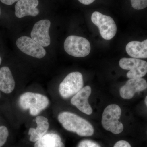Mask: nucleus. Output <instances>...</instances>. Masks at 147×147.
<instances>
[{"mask_svg": "<svg viewBox=\"0 0 147 147\" xmlns=\"http://www.w3.org/2000/svg\"><path fill=\"white\" fill-rule=\"evenodd\" d=\"M58 119L65 129L75 132L79 136L89 137L94 133V129L91 124L76 114L70 112H63L59 114Z\"/></svg>", "mask_w": 147, "mask_h": 147, "instance_id": "1", "label": "nucleus"}, {"mask_svg": "<svg viewBox=\"0 0 147 147\" xmlns=\"http://www.w3.org/2000/svg\"><path fill=\"white\" fill-rule=\"evenodd\" d=\"M18 103L23 110L29 109L30 114L35 116L47 108L49 105V100L43 95L27 92L20 96Z\"/></svg>", "mask_w": 147, "mask_h": 147, "instance_id": "2", "label": "nucleus"}, {"mask_svg": "<svg viewBox=\"0 0 147 147\" xmlns=\"http://www.w3.org/2000/svg\"><path fill=\"white\" fill-rule=\"evenodd\" d=\"M121 115V110L118 105L111 104L105 108L102 113L101 123L103 128L113 134L122 132L123 124L119 121Z\"/></svg>", "mask_w": 147, "mask_h": 147, "instance_id": "3", "label": "nucleus"}, {"mask_svg": "<svg viewBox=\"0 0 147 147\" xmlns=\"http://www.w3.org/2000/svg\"><path fill=\"white\" fill-rule=\"evenodd\" d=\"M64 47L67 54L76 57H86L91 50L89 41L85 38L76 36H70L67 38Z\"/></svg>", "mask_w": 147, "mask_h": 147, "instance_id": "4", "label": "nucleus"}, {"mask_svg": "<svg viewBox=\"0 0 147 147\" xmlns=\"http://www.w3.org/2000/svg\"><path fill=\"white\" fill-rule=\"evenodd\" d=\"M84 86L83 76L79 72H71L60 84L59 91L61 96L67 98L78 92Z\"/></svg>", "mask_w": 147, "mask_h": 147, "instance_id": "5", "label": "nucleus"}, {"mask_svg": "<svg viewBox=\"0 0 147 147\" xmlns=\"http://www.w3.org/2000/svg\"><path fill=\"white\" fill-rule=\"evenodd\" d=\"M91 20L98 27L100 35L103 39L109 40L115 35L117 27L112 17L95 11L92 14Z\"/></svg>", "mask_w": 147, "mask_h": 147, "instance_id": "6", "label": "nucleus"}, {"mask_svg": "<svg viewBox=\"0 0 147 147\" xmlns=\"http://www.w3.org/2000/svg\"><path fill=\"white\" fill-rule=\"evenodd\" d=\"M121 68L129 70L127 76L129 79L141 78L147 73V62L134 58H123L119 62Z\"/></svg>", "mask_w": 147, "mask_h": 147, "instance_id": "7", "label": "nucleus"}, {"mask_svg": "<svg viewBox=\"0 0 147 147\" xmlns=\"http://www.w3.org/2000/svg\"><path fill=\"white\" fill-rule=\"evenodd\" d=\"M16 44L21 52L34 57L41 59L46 54L42 45L29 37H21L16 40Z\"/></svg>", "mask_w": 147, "mask_h": 147, "instance_id": "8", "label": "nucleus"}, {"mask_svg": "<svg viewBox=\"0 0 147 147\" xmlns=\"http://www.w3.org/2000/svg\"><path fill=\"white\" fill-rule=\"evenodd\" d=\"M51 22L47 19L40 20L34 24L31 33L32 38L42 47L49 46L51 43L49 29Z\"/></svg>", "mask_w": 147, "mask_h": 147, "instance_id": "9", "label": "nucleus"}, {"mask_svg": "<svg viewBox=\"0 0 147 147\" xmlns=\"http://www.w3.org/2000/svg\"><path fill=\"white\" fill-rule=\"evenodd\" d=\"M147 88V82L143 78L130 79L120 89L121 97L125 99H130L135 93Z\"/></svg>", "mask_w": 147, "mask_h": 147, "instance_id": "10", "label": "nucleus"}, {"mask_svg": "<svg viewBox=\"0 0 147 147\" xmlns=\"http://www.w3.org/2000/svg\"><path fill=\"white\" fill-rule=\"evenodd\" d=\"M91 92V87L86 86L74 95L71 100L72 105L76 106L82 113L88 115H91L93 112L88 100Z\"/></svg>", "mask_w": 147, "mask_h": 147, "instance_id": "11", "label": "nucleus"}, {"mask_svg": "<svg viewBox=\"0 0 147 147\" xmlns=\"http://www.w3.org/2000/svg\"><path fill=\"white\" fill-rule=\"evenodd\" d=\"M38 4V0H20L15 5V15L18 18L36 16L39 13V9L37 8Z\"/></svg>", "mask_w": 147, "mask_h": 147, "instance_id": "12", "label": "nucleus"}, {"mask_svg": "<svg viewBox=\"0 0 147 147\" xmlns=\"http://www.w3.org/2000/svg\"><path fill=\"white\" fill-rule=\"evenodd\" d=\"M37 127L36 129L30 128L28 134L30 135V140L32 142H36L45 135L48 130L49 123L47 118L43 116H38L35 119Z\"/></svg>", "mask_w": 147, "mask_h": 147, "instance_id": "13", "label": "nucleus"}, {"mask_svg": "<svg viewBox=\"0 0 147 147\" xmlns=\"http://www.w3.org/2000/svg\"><path fill=\"white\" fill-rule=\"evenodd\" d=\"M15 86V81L9 68L5 66L0 69V90L5 93H10Z\"/></svg>", "mask_w": 147, "mask_h": 147, "instance_id": "14", "label": "nucleus"}, {"mask_svg": "<svg viewBox=\"0 0 147 147\" xmlns=\"http://www.w3.org/2000/svg\"><path fill=\"white\" fill-rule=\"evenodd\" d=\"M126 51L131 57L147 58V39L142 42L132 41L129 42L126 46Z\"/></svg>", "mask_w": 147, "mask_h": 147, "instance_id": "15", "label": "nucleus"}, {"mask_svg": "<svg viewBox=\"0 0 147 147\" xmlns=\"http://www.w3.org/2000/svg\"><path fill=\"white\" fill-rule=\"evenodd\" d=\"M34 147H65L59 135L55 133L45 134L36 142Z\"/></svg>", "mask_w": 147, "mask_h": 147, "instance_id": "16", "label": "nucleus"}, {"mask_svg": "<svg viewBox=\"0 0 147 147\" xmlns=\"http://www.w3.org/2000/svg\"><path fill=\"white\" fill-rule=\"evenodd\" d=\"M131 6L137 10H141L147 7V0H131Z\"/></svg>", "mask_w": 147, "mask_h": 147, "instance_id": "17", "label": "nucleus"}, {"mask_svg": "<svg viewBox=\"0 0 147 147\" xmlns=\"http://www.w3.org/2000/svg\"><path fill=\"white\" fill-rule=\"evenodd\" d=\"M8 129L5 126H0V147L5 144L8 137Z\"/></svg>", "mask_w": 147, "mask_h": 147, "instance_id": "18", "label": "nucleus"}, {"mask_svg": "<svg viewBox=\"0 0 147 147\" xmlns=\"http://www.w3.org/2000/svg\"><path fill=\"white\" fill-rule=\"evenodd\" d=\"M77 147H101L100 145L96 142L92 140H86L81 141Z\"/></svg>", "mask_w": 147, "mask_h": 147, "instance_id": "19", "label": "nucleus"}, {"mask_svg": "<svg viewBox=\"0 0 147 147\" xmlns=\"http://www.w3.org/2000/svg\"><path fill=\"white\" fill-rule=\"evenodd\" d=\"M113 147H131V145L127 141L121 140L115 144Z\"/></svg>", "mask_w": 147, "mask_h": 147, "instance_id": "20", "label": "nucleus"}, {"mask_svg": "<svg viewBox=\"0 0 147 147\" xmlns=\"http://www.w3.org/2000/svg\"><path fill=\"white\" fill-rule=\"evenodd\" d=\"M3 3L7 5H12L14 3L16 2H18L20 0H0Z\"/></svg>", "mask_w": 147, "mask_h": 147, "instance_id": "21", "label": "nucleus"}, {"mask_svg": "<svg viewBox=\"0 0 147 147\" xmlns=\"http://www.w3.org/2000/svg\"><path fill=\"white\" fill-rule=\"evenodd\" d=\"M81 3L85 5H89L94 1L95 0H78Z\"/></svg>", "mask_w": 147, "mask_h": 147, "instance_id": "22", "label": "nucleus"}, {"mask_svg": "<svg viewBox=\"0 0 147 147\" xmlns=\"http://www.w3.org/2000/svg\"><path fill=\"white\" fill-rule=\"evenodd\" d=\"M145 102L146 105L147 106V96L146 97V98H145Z\"/></svg>", "mask_w": 147, "mask_h": 147, "instance_id": "23", "label": "nucleus"}, {"mask_svg": "<svg viewBox=\"0 0 147 147\" xmlns=\"http://www.w3.org/2000/svg\"><path fill=\"white\" fill-rule=\"evenodd\" d=\"M1 57H0V65H1Z\"/></svg>", "mask_w": 147, "mask_h": 147, "instance_id": "24", "label": "nucleus"}, {"mask_svg": "<svg viewBox=\"0 0 147 147\" xmlns=\"http://www.w3.org/2000/svg\"><path fill=\"white\" fill-rule=\"evenodd\" d=\"M1 9H0V15H1Z\"/></svg>", "mask_w": 147, "mask_h": 147, "instance_id": "25", "label": "nucleus"}]
</instances>
